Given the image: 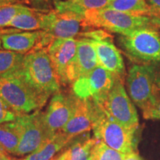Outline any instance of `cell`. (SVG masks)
Instances as JSON below:
<instances>
[{"instance_id": "25", "label": "cell", "mask_w": 160, "mask_h": 160, "mask_svg": "<svg viewBox=\"0 0 160 160\" xmlns=\"http://www.w3.org/2000/svg\"><path fill=\"white\" fill-rule=\"evenodd\" d=\"M30 9L31 8L22 5L21 2L0 6V29L8 26L9 23L16 16Z\"/></svg>"}, {"instance_id": "30", "label": "cell", "mask_w": 160, "mask_h": 160, "mask_svg": "<svg viewBox=\"0 0 160 160\" xmlns=\"http://www.w3.org/2000/svg\"><path fill=\"white\" fill-rule=\"evenodd\" d=\"M20 30L19 29H0V49L2 48V35L6 34V33H13V32H19Z\"/></svg>"}, {"instance_id": "13", "label": "cell", "mask_w": 160, "mask_h": 160, "mask_svg": "<svg viewBox=\"0 0 160 160\" xmlns=\"http://www.w3.org/2000/svg\"><path fill=\"white\" fill-rule=\"evenodd\" d=\"M47 49L60 83L68 85V71L77 53V39H55Z\"/></svg>"}, {"instance_id": "3", "label": "cell", "mask_w": 160, "mask_h": 160, "mask_svg": "<svg viewBox=\"0 0 160 160\" xmlns=\"http://www.w3.org/2000/svg\"><path fill=\"white\" fill-rule=\"evenodd\" d=\"M0 98L19 114L40 110L49 97L27 82L21 73L0 78Z\"/></svg>"}, {"instance_id": "24", "label": "cell", "mask_w": 160, "mask_h": 160, "mask_svg": "<svg viewBox=\"0 0 160 160\" xmlns=\"http://www.w3.org/2000/svg\"><path fill=\"white\" fill-rule=\"evenodd\" d=\"M125 154L111 148L98 139L92 149L90 160H124Z\"/></svg>"}, {"instance_id": "11", "label": "cell", "mask_w": 160, "mask_h": 160, "mask_svg": "<svg viewBox=\"0 0 160 160\" xmlns=\"http://www.w3.org/2000/svg\"><path fill=\"white\" fill-rule=\"evenodd\" d=\"M102 105L107 113L122 125L128 129L137 131L139 125L137 112L126 93L122 79L117 78Z\"/></svg>"}, {"instance_id": "10", "label": "cell", "mask_w": 160, "mask_h": 160, "mask_svg": "<svg viewBox=\"0 0 160 160\" xmlns=\"http://www.w3.org/2000/svg\"><path fill=\"white\" fill-rule=\"evenodd\" d=\"M117 77L111 72L97 66L72 84V91L76 97L82 99H92L101 104L105 101Z\"/></svg>"}, {"instance_id": "28", "label": "cell", "mask_w": 160, "mask_h": 160, "mask_svg": "<svg viewBox=\"0 0 160 160\" xmlns=\"http://www.w3.org/2000/svg\"><path fill=\"white\" fill-rule=\"evenodd\" d=\"M148 3L160 14V0H147Z\"/></svg>"}, {"instance_id": "20", "label": "cell", "mask_w": 160, "mask_h": 160, "mask_svg": "<svg viewBox=\"0 0 160 160\" xmlns=\"http://www.w3.org/2000/svg\"><path fill=\"white\" fill-rule=\"evenodd\" d=\"M25 54L11 51H0V78L21 73Z\"/></svg>"}, {"instance_id": "23", "label": "cell", "mask_w": 160, "mask_h": 160, "mask_svg": "<svg viewBox=\"0 0 160 160\" xmlns=\"http://www.w3.org/2000/svg\"><path fill=\"white\" fill-rule=\"evenodd\" d=\"M97 138L81 139L73 143L67 151H65L68 160H89L92 149L97 143Z\"/></svg>"}, {"instance_id": "18", "label": "cell", "mask_w": 160, "mask_h": 160, "mask_svg": "<svg viewBox=\"0 0 160 160\" xmlns=\"http://www.w3.org/2000/svg\"><path fill=\"white\" fill-rule=\"evenodd\" d=\"M110 0H54L55 11L70 13L84 18L85 13L96 9L104 8Z\"/></svg>"}, {"instance_id": "37", "label": "cell", "mask_w": 160, "mask_h": 160, "mask_svg": "<svg viewBox=\"0 0 160 160\" xmlns=\"http://www.w3.org/2000/svg\"><path fill=\"white\" fill-rule=\"evenodd\" d=\"M89 160H90V159H89Z\"/></svg>"}, {"instance_id": "34", "label": "cell", "mask_w": 160, "mask_h": 160, "mask_svg": "<svg viewBox=\"0 0 160 160\" xmlns=\"http://www.w3.org/2000/svg\"><path fill=\"white\" fill-rule=\"evenodd\" d=\"M0 153H6L5 151V150L2 148V147L1 145H0Z\"/></svg>"}, {"instance_id": "14", "label": "cell", "mask_w": 160, "mask_h": 160, "mask_svg": "<svg viewBox=\"0 0 160 160\" xmlns=\"http://www.w3.org/2000/svg\"><path fill=\"white\" fill-rule=\"evenodd\" d=\"M77 39V53L68 71V84H73L79 78L88 74L99 66L93 45L85 39Z\"/></svg>"}, {"instance_id": "27", "label": "cell", "mask_w": 160, "mask_h": 160, "mask_svg": "<svg viewBox=\"0 0 160 160\" xmlns=\"http://www.w3.org/2000/svg\"><path fill=\"white\" fill-rule=\"evenodd\" d=\"M143 117L146 119L160 120V97L152 107L143 111Z\"/></svg>"}, {"instance_id": "36", "label": "cell", "mask_w": 160, "mask_h": 160, "mask_svg": "<svg viewBox=\"0 0 160 160\" xmlns=\"http://www.w3.org/2000/svg\"><path fill=\"white\" fill-rule=\"evenodd\" d=\"M39 1H48V0H39Z\"/></svg>"}, {"instance_id": "1", "label": "cell", "mask_w": 160, "mask_h": 160, "mask_svg": "<svg viewBox=\"0 0 160 160\" xmlns=\"http://www.w3.org/2000/svg\"><path fill=\"white\" fill-rule=\"evenodd\" d=\"M83 20L89 29H101L119 35H128L144 28L160 30L159 17L134 15L113 10H92L85 13Z\"/></svg>"}, {"instance_id": "12", "label": "cell", "mask_w": 160, "mask_h": 160, "mask_svg": "<svg viewBox=\"0 0 160 160\" xmlns=\"http://www.w3.org/2000/svg\"><path fill=\"white\" fill-rule=\"evenodd\" d=\"M73 93L65 94L59 91L51 98L48 107L44 113V122L51 137L62 131L73 112Z\"/></svg>"}, {"instance_id": "6", "label": "cell", "mask_w": 160, "mask_h": 160, "mask_svg": "<svg viewBox=\"0 0 160 160\" xmlns=\"http://www.w3.org/2000/svg\"><path fill=\"white\" fill-rule=\"evenodd\" d=\"M84 18L70 13L51 11L42 18V38L40 47L47 48L55 39H75L84 31H89Z\"/></svg>"}, {"instance_id": "4", "label": "cell", "mask_w": 160, "mask_h": 160, "mask_svg": "<svg viewBox=\"0 0 160 160\" xmlns=\"http://www.w3.org/2000/svg\"><path fill=\"white\" fill-rule=\"evenodd\" d=\"M92 105L93 134L111 148L121 153L134 151L133 139L136 131L128 129L112 118L103 106L91 99Z\"/></svg>"}, {"instance_id": "21", "label": "cell", "mask_w": 160, "mask_h": 160, "mask_svg": "<svg viewBox=\"0 0 160 160\" xmlns=\"http://www.w3.org/2000/svg\"><path fill=\"white\" fill-rule=\"evenodd\" d=\"M19 139L20 132L17 122L0 124V145L6 153L15 154Z\"/></svg>"}, {"instance_id": "26", "label": "cell", "mask_w": 160, "mask_h": 160, "mask_svg": "<svg viewBox=\"0 0 160 160\" xmlns=\"http://www.w3.org/2000/svg\"><path fill=\"white\" fill-rule=\"evenodd\" d=\"M19 115L0 98V124L14 122Z\"/></svg>"}, {"instance_id": "7", "label": "cell", "mask_w": 160, "mask_h": 160, "mask_svg": "<svg viewBox=\"0 0 160 160\" xmlns=\"http://www.w3.org/2000/svg\"><path fill=\"white\" fill-rule=\"evenodd\" d=\"M118 40L121 48L132 59L145 63H160V35L157 30H137L120 35Z\"/></svg>"}, {"instance_id": "33", "label": "cell", "mask_w": 160, "mask_h": 160, "mask_svg": "<svg viewBox=\"0 0 160 160\" xmlns=\"http://www.w3.org/2000/svg\"><path fill=\"white\" fill-rule=\"evenodd\" d=\"M8 153H0V160H4V154Z\"/></svg>"}, {"instance_id": "8", "label": "cell", "mask_w": 160, "mask_h": 160, "mask_svg": "<svg viewBox=\"0 0 160 160\" xmlns=\"http://www.w3.org/2000/svg\"><path fill=\"white\" fill-rule=\"evenodd\" d=\"M78 39H85L94 48L98 65L123 80L125 65L121 53L116 47L111 36L101 29L84 31Z\"/></svg>"}, {"instance_id": "32", "label": "cell", "mask_w": 160, "mask_h": 160, "mask_svg": "<svg viewBox=\"0 0 160 160\" xmlns=\"http://www.w3.org/2000/svg\"><path fill=\"white\" fill-rule=\"evenodd\" d=\"M4 160H21V159H16L14 157H12L11 156H8V153H5V154H4Z\"/></svg>"}, {"instance_id": "35", "label": "cell", "mask_w": 160, "mask_h": 160, "mask_svg": "<svg viewBox=\"0 0 160 160\" xmlns=\"http://www.w3.org/2000/svg\"><path fill=\"white\" fill-rule=\"evenodd\" d=\"M51 160H59L58 159H52Z\"/></svg>"}, {"instance_id": "2", "label": "cell", "mask_w": 160, "mask_h": 160, "mask_svg": "<svg viewBox=\"0 0 160 160\" xmlns=\"http://www.w3.org/2000/svg\"><path fill=\"white\" fill-rule=\"evenodd\" d=\"M21 75L32 87L48 97L59 91V78L46 47H37L26 53Z\"/></svg>"}, {"instance_id": "17", "label": "cell", "mask_w": 160, "mask_h": 160, "mask_svg": "<svg viewBox=\"0 0 160 160\" xmlns=\"http://www.w3.org/2000/svg\"><path fill=\"white\" fill-rule=\"evenodd\" d=\"M73 137L59 131L22 160H51L59 151L73 140Z\"/></svg>"}, {"instance_id": "9", "label": "cell", "mask_w": 160, "mask_h": 160, "mask_svg": "<svg viewBox=\"0 0 160 160\" xmlns=\"http://www.w3.org/2000/svg\"><path fill=\"white\" fill-rule=\"evenodd\" d=\"M15 121L20 132L19 144L15 155L30 154L52 137L44 122V113L39 110L33 113L19 114Z\"/></svg>"}, {"instance_id": "5", "label": "cell", "mask_w": 160, "mask_h": 160, "mask_svg": "<svg viewBox=\"0 0 160 160\" xmlns=\"http://www.w3.org/2000/svg\"><path fill=\"white\" fill-rule=\"evenodd\" d=\"M127 87L132 101L145 111L160 97V77L153 66L134 65L127 77Z\"/></svg>"}, {"instance_id": "31", "label": "cell", "mask_w": 160, "mask_h": 160, "mask_svg": "<svg viewBox=\"0 0 160 160\" xmlns=\"http://www.w3.org/2000/svg\"><path fill=\"white\" fill-rule=\"evenodd\" d=\"M17 2H20V0H0V6Z\"/></svg>"}, {"instance_id": "19", "label": "cell", "mask_w": 160, "mask_h": 160, "mask_svg": "<svg viewBox=\"0 0 160 160\" xmlns=\"http://www.w3.org/2000/svg\"><path fill=\"white\" fill-rule=\"evenodd\" d=\"M102 9L160 18L159 13L148 3L147 0H110L107 5Z\"/></svg>"}, {"instance_id": "15", "label": "cell", "mask_w": 160, "mask_h": 160, "mask_svg": "<svg viewBox=\"0 0 160 160\" xmlns=\"http://www.w3.org/2000/svg\"><path fill=\"white\" fill-rule=\"evenodd\" d=\"M92 128L93 118L91 99H82L74 95L73 112L62 131L74 138L91 131Z\"/></svg>"}, {"instance_id": "16", "label": "cell", "mask_w": 160, "mask_h": 160, "mask_svg": "<svg viewBox=\"0 0 160 160\" xmlns=\"http://www.w3.org/2000/svg\"><path fill=\"white\" fill-rule=\"evenodd\" d=\"M42 31L33 32H13L2 37L4 49L26 54L37 47H40Z\"/></svg>"}, {"instance_id": "29", "label": "cell", "mask_w": 160, "mask_h": 160, "mask_svg": "<svg viewBox=\"0 0 160 160\" xmlns=\"http://www.w3.org/2000/svg\"><path fill=\"white\" fill-rule=\"evenodd\" d=\"M124 160H142V159L140 158V157L137 153H136L135 151H133L131 152V153L125 154Z\"/></svg>"}, {"instance_id": "22", "label": "cell", "mask_w": 160, "mask_h": 160, "mask_svg": "<svg viewBox=\"0 0 160 160\" xmlns=\"http://www.w3.org/2000/svg\"><path fill=\"white\" fill-rule=\"evenodd\" d=\"M43 13L31 8L19 13L11 20L8 27L25 31L42 30V18Z\"/></svg>"}]
</instances>
